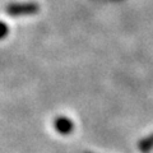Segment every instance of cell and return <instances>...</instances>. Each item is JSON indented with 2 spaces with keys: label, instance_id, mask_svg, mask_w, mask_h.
I'll use <instances>...</instances> for the list:
<instances>
[{
  "label": "cell",
  "instance_id": "1",
  "mask_svg": "<svg viewBox=\"0 0 153 153\" xmlns=\"http://www.w3.org/2000/svg\"><path fill=\"white\" fill-rule=\"evenodd\" d=\"M38 7L36 4H13L8 7V13L13 16H19V14H33L37 13Z\"/></svg>",
  "mask_w": 153,
  "mask_h": 153
},
{
  "label": "cell",
  "instance_id": "2",
  "mask_svg": "<svg viewBox=\"0 0 153 153\" xmlns=\"http://www.w3.org/2000/svg\"><path fill=\"white\" fill-rule=\"evenodd\" d=\"M55 126H56V129H57V130H59L60 133L68 134V133L71 130V129H73V124H71L70 120H68V119L61 117V119H57V120H56Z\"/></svg>",
  "mask_w": 153,
  "mask_h": 153
},
{
  "label": "cell",
  "instance_id": "3",
  "mask_svg": "<svg viewBox=\"0 0 153 153\" xmlns=\"http://www.w3.org/2000/svg\"><path fill=\"white\" fill-rule=\"evenodd\" d=\"M152 147H153V135H151L149 138H147V139H144L140 143V149L143 152H148Z\"/></svg>",
  "mask_w": 153,
  "mask_h": 153
},
{
  "label": "cell",
  "instance_id": "4",
  "mask_svg": "<svg viewBox=\"0 0 153 153\" xmlns=\"http://www.w3.org/2000/svg\"><path fill=\"white\" fill-rule=\"evenodd\" d=\"M8 33V28H7V26L4 25V23H1L0 22V38H3L4 36H5Z\"/></svg>",
  "mask_w": 153,
  "mask_h": 153
}]
</instances>
